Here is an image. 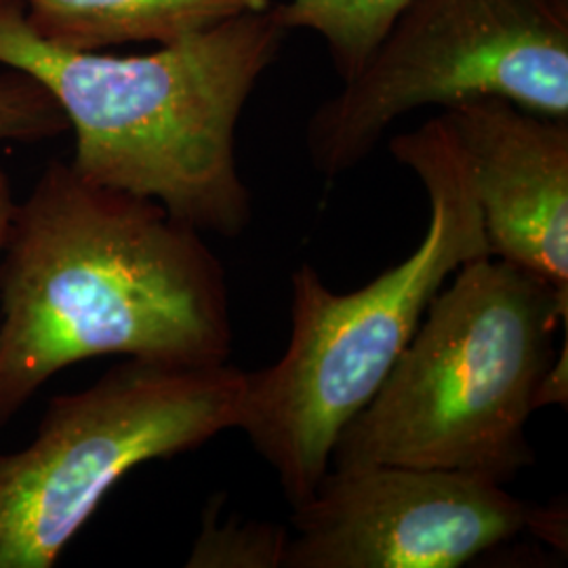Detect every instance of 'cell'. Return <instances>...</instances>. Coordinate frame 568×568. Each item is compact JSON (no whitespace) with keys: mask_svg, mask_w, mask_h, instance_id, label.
<instances>
[{"mask_svg":"<svg viewBox=\"0 0 568 568\" xmlns=\"http://www.w3.org/2000/svg\"><path fill=\"white\" fill-rule=\"evenodd\" d=\"M429 302L386 382L339 432L331 467L455 469L506 485L535 464L537 394L568 297L497 257L467 262Z\"/></svg>","mask_w":568,"mask_h":568,"instance_id":"4","label":"cell"},{"mask_svg":"<svg viewBox=\"0 0 568 568\" xmlns=\"http://www.w3.org/2000/svg\"><path fill=\"white\" fill-rule=\"evenodd\" d=\"M246 371L124 358L93 386L49 400L34 438L0 455V568L55 567L135 467L236 429Z\"/></svg>","mask_w":568,"mask_h":568,"instance_id":"5","label":"cell"},{"mask_svg":"<svg viewBox=\"0 0 568 568\" xmlns=\"http://www.w3.org/2000/svg\"><path fill=\"white\" fill-rule=\"evenodd\" d=\"M23 18L44 41L103 51L126 42L171 44L272 0H21Z\"/></svg>","mask_w":568,"mask_h":568,"instance_id":"9","label":"cell"},{"mask_svg":"<svg viewBox=\"0 0 568 568\" xmlns=\"http://www.w3.org/2000/svg\"><path fill=\"white\" fill-rule=\"evenodd\" d=\"M480 98L568 119V0H406L363 70L312 114L310 161L335 180L408 112Z\"/></svg>","mask_w":568,"mask_h":568,"instance_id":"6","label":"cell"},{"mask_svg":"<svg viewBox=\"0 0 568 568\" xmlns=\"http://www.w3.org/2000/svg\"><path fill=\"white\" fill-rule=\"evenodd\" d=\"M406 0H286L272 4L284 30H312L326 42L342 82L356 77Z\"/></svg>","mask_w":568,"mask_h":568,"instance_id":"10","label":"cell"},{"mask_svg":"<svg viewBox=\"0 0 568 568\" xmlns=\"http://www.w3.org/2000/svg\"><path fill=\"white\" fill-rule=\"evenodd\" d=\"M288 530L267 523H220V509L204 511L203 528L187 556L190 568H283Z\"/></svg>","mask_w":568,"mask_h":568,"instance_id":"11","label":"cell"},{"mask_svg":"<svg viewBox=\"0 0 568 568\" xmlns=\"http://www.w3.org/2000/svg\"><path fill=\"white\" fill-rule=\"evenodd\" d=\"M230 354L227 278L203 232L47 164L0 251V429L77 363L215 366Z\"/></svg>","mask_w":568,"mask_h":568,"instance_id":"1","label":"cell"},{"mask_svg":"<svg viewBox=\"0 0 568 568\" xmlns=\"http://www.w3.org/2000/svg\"><path fill=\"white\" fill-rule=\"evenodd\" d=\"M70 131L53 95L20 70L0 74V142L39 143Z\"/></svg>","mask_w":568,"mask_h":568,"instance_id":"12","label":"cell"},{"mask_svg":"<svg viewBox=\"0 0 568 568\" xmlns=\"http://www.w3.org/2000/svg\"><path fill=\"white\" fill-rule=\"evenodd\" d=\"M532 508L487 476L432 467H328L293 508L283 568H459L514 539Z\"/></svg>","mask_w":568,"mask_h":568,"instance_id":"7","label":"cell"},{"mask_svg":"<svg viewBox=\"0 0 568 568\" xmlns=\"http://www.w3.org/2000/svg\"><path fill=\"white\" fill-rule=\"evenodd\" d=\"M389 152L424 183L426 236L405 262L349 293L300 265L283 356L246 373L236 429L272 467L291 509L314 495L339 432L386 382L429 302L462 265L490 255L469 164L447 119L396 135Z\"/></svg>","mask_w":568,"mask_h":568,"instance_id":"3","label":"cell"},{"mask_svg":"<svg viewBox=\"0 0 568 568\" xmlns=\"http://www.w3.org/2000/svg\"><path fill=\"white\" fill-rule=\"evenodd\" d=\"M13 209H16V199H13V187L9 182V175L4 171V166L0 164V251L7 239L11 217H13Z\"/></svg>","mask_w":568,"mask_h":568,"instance_id":"13","label":"cell"},{"mask_svg":"<svg viewBox=\"0 0 568 568\" xmlns=\"http://www.w3.org/2000/svg\"><path fill=\"white\" fill-rule=\"evenodd\" d=\"M466 154L490 257L568 297V119L480 98L445 114Z\"/></svg>","mask_w":568,"mask_h":568,"instance_id":"8","label":"cell"},{"mask_svg":"<svg viewBox=\"0 0 568 568\" xmlns=\"http://www.w3.org/2000/svg\"><path fill=\"white\" fill-rule=\"evenodd\" d=\"M286 32L270 7L148 55H112L44 41L21 0H0V65L53 95L77 138L70 164L84 180L156 201L203 234L236 239L251 222L236 126Z\"/></svg>","mask_w":568,"mask_h":568,"instance_id":"2","label":"cell"}]
</instances>
